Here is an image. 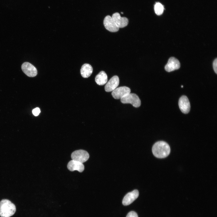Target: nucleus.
I'll use <instances>...</instances> for the list:
<instances>
[{
    "label": "nucleus",
    "instance_id": "obj_1",
    "mask_svg": "<svg viewBox=\"0 0 217 217\" xmlns=\"http://www.w3.org/2000/svg\"><path fill=\"white\" fill-rule=\"evenodd\" d=\"M152 151L153 155L159 158H163L167 157L170 152L169 145L165 142L159 141L153 145Z\"/></svg>",
    "mask_w": 217,
    "mask_h": 217
},
{
    "label": "nucleus",
    "instance_id": "obj_2",
    "mask_svg": "<svg viewBox=\"0 0 217 217\" xmlns=\"http://www.w3.org/2000/svg\"><path fill=\"white\" fill-rule=\"evenodd\" d=\"M16 208L14 204L10 200L3 199L0 202V216L10 217L15 213Z\"/></svg>",
    "mask_w": 217,
    "mask_h": 217
},
{
    "label": "nucleus",
    "instance_id": "obj_3",
    "mask_svg": "<svg viewBox=\"0 0 217 217\" xmlns=\"http://www.w3.org/2000/svg\"><path fill=\"white\" fill-rule=\"evenodd\" d=\"M123 103H130L134 107L137 108L141 105V101L139 97L135 94L129 93L121 99Z\"/></svg>",
    "mask_w": 217,
    "mask_h": 217
},
{
    "label": "nucleus",
    "instance_id": "obj_4",
    "mask_svg": "<svg viewBox=\"0 0 217 217\" xmlns=\"http://www.w3.org/2000/svg\"><path fill=\"white\" fill-rule=\"evenodd\" d=\"M72 160L82 163L87 161L89 158V155L86 151L80 149L73 152L71 155Z\"/></svg>",
    "mask_w": 217,
    "mask_h": 217
},
{
    "label": "nucleus",
    "instance_id": "obj_5",
    "mask_svg": "<svg viewBox=\"0 0 217 217\" xmlns=\"http://www.w3.org/2000/svg\"><path fill=\"white\" fill-rule=\"evenodd\" d=\"M21 69L25 74L30 77L36 76L37 74L36 68L28 62H25L21 65Z\"/></svg>",
    "mask_w": 217,
    "mask_h": 217
},
{
    "label": "nucleus",
    "instance_id": "obj_6",
    "mask_svg": "<svg viewBox=\"0 0 217 217\" xmlns=\"http://www.w3.org/2000/svg\"><path fill=\"white\" fill-rule=\"evenodd\" d=\"M131 90L129 87L124 86L116 88L112 93L113 97L116 99H121L122 98L130 93Z\"/></svg>",
    "mask_w": 217,
    "mask_h": 217
},
{
    "label": "nucleus",
    "instance_id": "obj_7",
    "mask_svg": "<svg viewBox=\"0 0 217 217\" xmlns=\"http://www.w3.org/2000/svg\"><path fill=\"white\" fill-rule=\"evenodd\" d=\"M112 18L119 28L124 27L128 24V19L125 17H121L118 12L113 14Z\"/></svg>",
    "mask_w": 217,
    "mask_h": 217
},
{
    "label": "nucleus",
    "instance_id": "obj_8",
    "mask_svg": "<svg viewBox=\"0 0 217 217\" xmlns=\"http://www.w3.org/2000/svg\"><path fill=\"white\" fill-rule=\"evenodd\" d=\"M180 64L179 60L174 57H171L168 60L165 67V71L170 72L179 68Z\"/></svg>",
    "mask_w": 217,
    "mask_h": 217
},
{
    "label": "nucleus",
    "instance_id": "obj_9",
    "mask_svg": "<svg viewBox=\"0 0 217 217\" xmlns=\"http://www.w3.org/2000/svg\"><path fill=\"white\" fill-rule=\"evenodd\" d=\"M103 24L106 29L111 32H116L119 30V28L113 21L112 17L109 15L105 17L103 20Z\"/></svg>",
    "mask_w": 217,
    "mask_h": 217
},
{
    "label": "nucleus",
    "instance_id": "obj_10",
    "mask_svg": "<svg viewBox=\"0 0 217 217\" xmlns=\"http://www.w3.org/2000/svg\"><path fill=\"white\" fill-rule=\"evenodd\" d=\"M179 107L181 111L184 113H188L190 111V105L187 97L183 96L179 99L178 102Z\"/></svg>",
    "mask_w": 217,
    "mask_h": 217
},
{
    "label": "nucleus",
    "instance_id": "obj_11",
    "mask_svg": "<svg viewBox=\"0 0 217 217\" xmlns=\"http://www.w3.org/2000/svg\"><path fill=\"white\" fill-rule=\"evenodd\" d=\"M139 195V191L137 190H135L128 193L123 199L122 200L123 205L124 206L130 205L137 198Z\"/></svg>",
    "mask_w": 217,
    "mask_h": 217
},
{
    "label": "nucleus",
    "instance_id": "obj_12",
    "mask_svg": "<svg viewBox=\"0 0 217 217\" xmlns=\"http://www.w3.org/2000/svg\"><path fill=\"white\" fill-rule=\"evenodd\" d=\"M119 82L118 77L116 75L113 76L105 85V91L107 92L113 91L118 86Z\"/></svg>",
    "mask_w": 217,
    "mask_h": 217
},
{
    "label": "nucleus",
    "instance_id": "obj_13",
    "mask_svg": "<svg viewBox=\"0 0 217 217\" xmlns=\"http://www.w3.org/2000/svg\"><path fill=\"white\" fill-rule=\"evenodd\" d=\"M67 168L71 171L77 170L79 172H82L84 168L83 163L73 160L69 162L67 165Z\"/></svg>",
    "mask_w": 217,
    "mask_h": 217
},
{
    "label": "nucleus",
    "instance_id": "obj_14",
    "mask_svg": "<svg viewBox=\"0 0 217 217\" xmlns=\"http://www.w3.org/2000/svg\"><path fill=\"white\" fill-rule=\"evenodd\" d=\"M93 68L92 66L88 64H84L82 65L80 69V74L84 78L89 77L92 73Z\"/></svg>",
    "mask_w": 217,
    "mask_h": 217
},
{
    "label": "nucleus",
    "instance_id": "obj_15",
    "mask_svg": "<svg viewBox=\"0 0 217 217\" xmlns=\"http://www.w3.org/2000/svg\"><path fill=\"white\" fill-rule=\"evenodd\" d=\"M107 75L103 71H101L96 77L95 81L99 85H102L105 84L107 81Z\"/></svg>",
    "mask_w": 217,
    "mask_h": 217
},
{
    "label": "nucleus",
    "instance_id": "obj_16",
    "mask_svg": "<svg viewBox=\"0 0 217 217\" xmlns=\"http://www.w3.org/2000/svg\"><path fill=\"white\" fill-rule=\"evenodd\" d=\"M154 9L155 13L157 15H159L163 13L164 7L160 3L157 2L154 5Z\"/></svg>",
    "mask_w": 217,
    "mask_h": 217
},
{
    "label": "nucleus",
    "instance_id": "obj_17",
    "mask_svg": "<svg viewBox=\"0 0 217 217\" xmlns=\"http://www.w3.org/2000/svg\"><path fill=\"white\" fill-rule=\"evenodd\" d=\"M126 217H138V216L137 214L135 212L131 211L128 213Z\"/></svg>",
    "mask_w": 217,
    "mask_h": 217
},
{
    "label": "nucleus",
    "instance_id": "obj_18",
    "mask_svg": "<svg viewBox=\"0 0 217 217\" xmlns=\"http://www.w3.org/2000/svg\"><path fill=\"white\" fill-rule=\"evenodd\" d=\"M40 112V110L39 108H36L34 109L32 111V113L35 116L38 115Z\"/></svg>",
    "mask_w": 217,
    "mask_h": 217
},
{
    "label": "nucleus",
    "instance_id": "obj_19",
    "mask_svg": "<svg viewBox=\"0 0 217 217\" xmlns=\"http://www.w3.org/2000/svg\"><path fill=\"white\" fill-rule=\"evenodd\" d=\"M213 67L215 73L217 74V58H216L214 61L213 63Z\"/></svg>",
    "mask_w": 217,
    "mask_h": 217
},
{
    "label": "nucleus",
    "instance_id": "obj_20",
    "mask_svg": "<svg viewBox=\"0 0 217 217\" xmlns=\"http://www.w3.org/2000/svg\"><path fill=\"white\" fill-rule=\"evenodd\" d=\"M183 87V86L182 85V86H181V87L182 88Z\"/></svg>",
    "mask_w": 217,
    "mask_h": 217
},
{
    "label": "nucleus",
    "instance_id": "obj_21",
    "mask_svg": "<svg viewBox=\"0 0 217 217\" xmlns=\"http://www.w3.org/2000/svg\"><path fill=\"white\" fill-rule=\"evenodd\" d=\"M121 13L122 14H123V12H121Z\"/></svg>",
    "mask_w": 217,
    "mask_h": 217
}]
</instances>
